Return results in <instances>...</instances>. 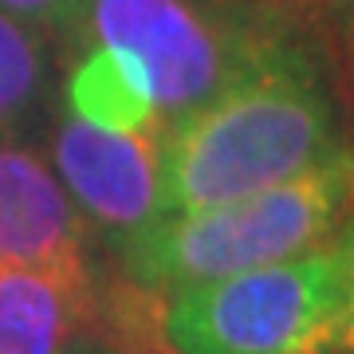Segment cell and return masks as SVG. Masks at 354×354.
<instances>
[{
    "instance_id": "7c38bea8",
    "label": "cell",
    "mask_w": 354,
    "mask_h": 354,
    "mask_svg": "<svg viewBox=\"0 0 354 354\" xmlns=\"http://www.w3.org/2000/svg\"><path fill=\"white\" fill-rule=\"evenodd\" d=\"M244 4H252V8H260V12H268V16H279V20H288V24L315 28V20L327 12L335 0H244Z\"/></svg>"
},
{
    "instance_id": "6da1fadb",
    "label": "cell",
    "mask_w": 354,
    "mask_h": 354,
    "mask_svg": "<svg viewBox=\"0 0 354 354\" xmlns=\"http://www.w3.org/2000/svg\"><path fill=\"white\" fill-rule=\"evenodd\" d=\"M351 146L315 28L276 39L225 91L162 134L165 216L241 201ZM162 216V221H165Z\"/></svg>"
},
{
    "instance_id": "5bb4252c",
    "label": "cell",
    "mask_w": 354,
    "mask_h": 354,
    "mask_svg": "<svg viewBox=\"0 0 354 354\" xmlns=\"http://www.w3.org/2000/svg\"><path fill=\"white\" fill-rule=\"evenodd\" d=\"M67 354H134V351H118V346L95 339V335H79V339L71 342V351H67Z\"/></svg>"
},
{
    "instance_id": "8992f818",
    "label": "cell",
    "mask_w": 354,
    "mask_h": 354,
    "mask_svg": "<svg viewBox=\"0 0 354 354\" xmlns=\"http://www.w3.org/2000/svg\"><path fill=\"white\" fill-rule=\"evenodd\" d=\"M95 232L79 216L48 158L20 142H0V264L87 268Z\"/></svg>"
},
{
    "instance_id": "ba28073f",
    "label": "cell",
    "mask_w": 354,
    "mask_h": 354,
    "mask_svg": "<svg viewBox=\"0 0 354 354\" xmlns=\"http://www.w3.org/2000/svg\"><path fill=\"white\" fill-rule=\"evenodd\" d=\"M64 106L114 134H165L138 59L111 48H83L71 64Z\"/></svg>"
},
{
    "instance_id": "3957f363",
    "label": "cell",
    "mask_w": 354,
    "mask_h": 354,
    "mask_svg": "<svg viewBox=\"0 0 354 354\" xmlns=\"http://www.w3.org/2000/svg\"><path fill=\"white\" fill-rule=\"evenodd\" d=\"M351 299V241L248 268L165 295L162 335L174 354H339Z\"/></svg>"
},
{
    "instance_id": "30bf717a",
    "label": "cell",
    "mask_w": 354,
    "mask_h": 354,
    "mask_svg": "<svg viewBox=\"0 0 354 354\" xmlns=\"http://www.w3.org/2000/svg\"><path fill=\"white\" fill-rule=\"evenodd\" d=\"M319 59L327 71L330 95L339 102L342 127L354 146V0H335L327 12L315 20Z\"/></svg>"
},
{
    "instance_id": "277c9868",
    "label": "cell",
    "mask_w": 354,
    "mask_h": 354,
    "mask_svg": "<svg viewBox=\"0 0 354 354\" xmlns=\"http://www.w3.org/2000/svg\"><path fill=\"white\" fill-rule=\"evenodd\" d=\"M299 28L244 0H87L71 44L138 59L162 127H174Z\"/></svg>"
},
{
    "instance_id": "8fae6325",
    "label": "cell",
    "mask_w": 354,
    "mask_h": 354,
    "mask_svg": "<svg viewBox=\"0 0 354 354\" xmlns=\"http://www.w3.org/2000/svg\"><path fill=\"white\" fill-rule=\"evenodd\" d=\"M83 4L87 0H0L4 12H12L16 20H24L36 32H44L55 48L75 39L79 20H83Z\"/></svg>"
},
{
    "instance_id": "4fadbf2b",
    "label": "cell",
    "mask_w": 354,
    "mask_h": 354,
    "mask_svg": "<svg viewBox=\"0 0 354 354\" xmlns=\"http://www.w3.org/2000/svg\"><path fill=\"white\" fill-rule=\"evenodd\" d=\"M346 241H351V299H346V319H342L339 354H354V221L346 225Z\"/></svg>"
},
{
    "instance_id": "9c48e42d",
    "label": "cell",
    "mask_w": 354,
    "mask_h": 354,
    "mask_svg": "<svg viewBox=\"0 0 354 354\" xmlns=\"http://www.w3.org/2000/svg\"><path fill=\"white\" fill-rule=\"evenodd\" d=\"M51 44L0 8V142H20L51 99Z\"/></svg>"
},
{
    "instance_id": "7a4b0ae2",
    "label": "cell",
    "mask_w": 354,
    "mask_h": 354,
    "mask_svg": "<svg viewBox=\"0 0 354 354\" xmlns=\"http://www.w3.org/2000/svg\"><path fill=\"white\" fill-rule=\"evenodd\" d=\"M354 221V146L241 201L165 216L118 256L142 288L169 295L205 279L279 264L335 241Z\"/></svg>"
},
{
    "instance_id": "5b68a950",
    "label": "cell",
    "mask_w": 354,
    "mask_h": 354,
    "mask_svg": "<svg viewBox=\"0 0 354 354\" xmlns=\"http://www.w3.org/2000/svg\"><path fill=\"white\" fill-rule=\"evenodd\" d=\"M48 165L111 252H122L165 216L162 134H114L59 106L48 127Z\"/></svg>"
},
{
    "instance_id": "52a82bcc",
    "label": "cell",
    "mask_w": 354,
    "mask_h": 354,
    "mask_svg": "<svg viewBox=\"0 0 354 354\" xmlns=\"http://www.w3.org/2000/svg\"><path fill=\"white\" fill-rule=\"evenodd\" d=\"M95 268L0 264V354H67L87 330Z\"/></svg>"
}]
</instances>
